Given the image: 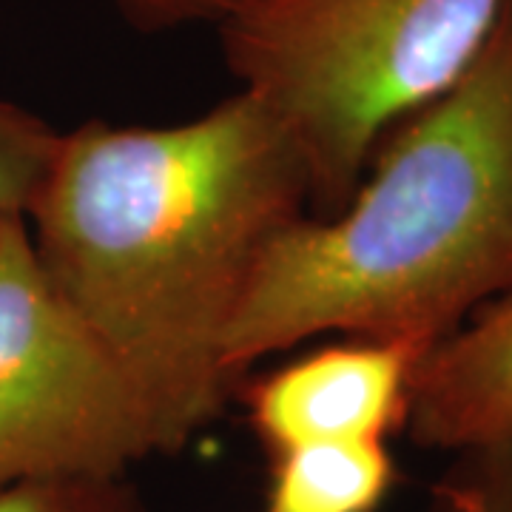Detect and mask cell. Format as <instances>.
<instances>
[{
    "instance_id": "cell-5",
    "label": "cell",
    "mask_w": 512,
    "mask_h": 512,
    "mask_svg": "<svg viewBox=\"0 0 512 512\" xmlns=\"http://www.w3.org/2000/svg\"><path fill=\"white\" fill-rule=\"evenodd\" d=\"M421 353L402 342L350 339L242 379L237 396L265 456L319 441H387L407 424Z\"/></svg>"
},
{
    "instance_id": "cell-4",
    "label": "cell",
    "mask_w": 512,
    "mask_h": 512,
    "mask_svg": "<svg viewBox=\"0 0 512 512\" xmlns=\"http://www.w3.org/2000/svg\"><path fill=\"white\" fill-rule=\"evenodd\" d=\"M151 456L165 447L143 396L46 276L26 214L0 217V490Z\"/></svg>"
},
{
    "instance_id": "cell-10",
    "label": "cell",
    "mask_w": 512,
    "mask_h": 512,
    "mask_svg": "<svg viewBox=\"0 0 512 512\" xmlns=\"http://www.w3.org/2000/svg\"><path fill=\"white\" fill-rule=\"evenodd\" d=\"M0 512H151L126 476L37 478L0 490Z\"/></svg>"
},
{
    "instance_id": "cell-6",
    "label": "cell",
    "mask_w": 512,
    "mask_h": 512,
    "mask_svg": "<svg viewBox=\"0 0 512 512\" xmlns=\"http://www.w3.org/2000/svg\"><path fill=\"white\" fill-rule=\"evenodd\" d=\"M404 430L444 453L512 430V291L421 353Z\"/></svg>"
},
{
    "instance_id": "cell-11",
    "label": "cell",
    "mask_w": 512,
    "mask_h": 512,
    "mask_svg": "<svg viewBox=\"0 0 512 512\" xmlns=\"http://www.w3.org/2000/svg\"><path fill=\"white\" fill-rule=\"evenodd\" d=\"M111 6L143 32L180 29L191 23H228L262 0H109Z\"/></svg>"
},
{
    "instance_id": "cell-9",
    "label": "cell",
    "mask_w": 512,
    "mask_h": 512,
    "mask_svg": "<svg viewBox=\"0 0 512 512\" xmlns=\"http://www.w3.org/2000/svg\"><path fill=\"white\" fill-rule=\"evenodd\" d=\"M60 131L18 103L0 100V217L26 214L55 157Z\"/></svg>"
},
{
    "instance_id": "cell-8",
    "label": "cell",
    "mask_w": 512,
    "mask_h": 512,
    "mask_svg": "<svg viewBox=\"0 0 512 512\" xmlns=\"http://www.w3.org/2000/svg\"><path fill=\"white\" fill-rule=\"evenodd\" d=\"M453 456L430 490V512H512V430Z\"/></svg>"
},
{
    "instance_id": "cell-1",
    "label": "cell",
    "mask_w": 512,
    "mask_h": 512,
    "mask_svg": "<svg viewBox=\"0 0 512 512\" xmlns=\"http://www.w3.org/2000/svg\"><path fill=\"white\" fill-rule=\"evenodd\" d=\"M308 202L291 137L242 89L177 126L60 131L26 211L32 245L143 396L165 456L234 399L231 325L265 248Z\"/></svg>"
},
{
    "instance_id": "cell-3",
    "label": "cell",
    "mask_w": 512,
    "mask_h": 512,
    "mask_svg": "<svg viewBox=\"0 0 512 512\" xmlns=\"http://www.w3.org/2000/svg\"><path fill=\"white\" fill-rule=\"evenodd\" d=\"M507 0H262L220 26L239 89L291 137L311 217L339 214L376 146L476 60Z\"/></svg>"
},
{
    "instance_id": "cell-2",
    "label": "cell",
    "mask_w": 512,
    "mask_h": 512,
    "mask_svg": "<svg viewBox=\"0 0 512 512\" xmlns=\"http://www.w3.org/2000/svg\"><path fill=\"white\" fill-rule=\"evenodd\" d=\"M512 291V0L456 83L404 117L333 217H299L228 333L234 379L319 333L430 350Z\"/></svg>"
},
{
    "instance_id": "cell-7",
    "label": "cell",
    "mask_w": 512,
    "mask_h": 512,
    "mask_svg": "<svg viewBox=\"0 0 512 512\" xmlns=\"http://www.w3.org/2000/svg\"><path fill=\"white\" fill-rule=\"evenodd\" d=\"M384 441H319L268 456L259 512H379L396 487Z\"/></svg>"
}]
</instances>
